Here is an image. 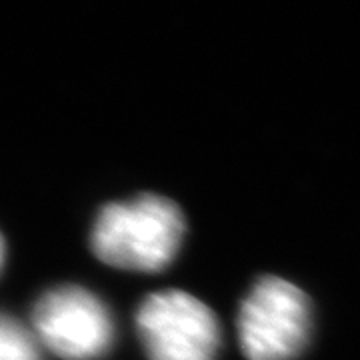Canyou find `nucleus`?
<instances>
[{
	"label": "nucleus",
	"instance_id": "obj_3",
	"mask_svg": "<svg viewBox=\"0 0 360 360\" xmlns=\"http://www.w3.org/2000/svg\"><path fill=\"white\" fill-rule=\"evenodd\" d=\"M136 330L150 360H217L219 319L184 290H162L142 300Z\"/></svg>",
	"mask_w": 360,
	"mask_h": 360
},
{
	"label": "nucleus",
	"instance_id": "obj_1",
	"mask_svg": "<svg viewBox=\"0 0 360 360\" xmlns=\"http://www.w3.org/2000/svg\"><path fill=\"white\" fill-rule=\"evenodd\" d=\"M184 231V217L172 200L141 194L104 206L92 224L90 246L108 266L158 272L176 258Z\"/></svg>",
	"mask_w": 360,
	"mask_h": 360
},
{
	"label": "nucleus",
	"instance_id": "obj_6",
	"mask_svg": "<svg viewBox=\"0 0 360 360\" xmlns=\"http://www.w3.org/2000/svg\"><path fill=\"white\" fill-rule=\"evenodd\" d=\"M2 262H4V240L0 236V269H2Z\"/></svg>",
	"mask_w": 360,
	"mask_h": 360
},
{
	"label": "nucleus",
	"instance_id": "obj_2",
	"mask_svg": "<svg viewBox=\"0 0 360 360\" xmlns=\"http://www.w3.org/2000/svg\"><path fill=\"white\" fill-rule=\"evenodd\" d=\"M310 300L278 276L260 278L238 312V342L248 360H292L309 342Z\"/></svg>",
	"mask_w": 360,
	"mask_h": 360
},
{
	"label": "nucleus",
	"instance_id": "obj_5",
	"mask_svg": "<svg viewBox=\"0 0 360 360\" xmlns=\"http://www.w3.org/2000/svg\"><path fill=\"white\" fill-rule=\"evenodd\" d=\"M0 360H42L34 333L4 312H0Z\"/></svg>",
	"mask_w": 360,
	"mask_h": 360
},
{
	"label": "nucleus",
	"instance_id": "obj_4",
	"mask_svg": "<svg viewBox=\"0 0 360 360\" xmlns=\"http://www.w3.org/2000/svg\"><path fill=\"white\" fill-rule=\"evenodd\" d=\"M40 347L65 360H96L115 342V319L94 292L82 286H56L32 310Z\"/></svg>",
	"mask_w": 360,
	"mask_h": 360
}]
</instances>
